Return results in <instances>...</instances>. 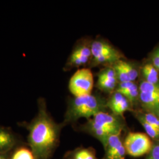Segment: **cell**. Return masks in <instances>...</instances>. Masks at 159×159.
<instances>
[{
  "label": "cell",
  "instance_id": "cell-7",
  "mask_svg": "<svg viewBox=\"0 0 159 159\" xmlns=\"http://www.w3.org/2000/svg\"><path fill=\"white\" fill-rule=\"evenodd\" d=\"M91 57L94 64H114L123 57L121 54L113 46L101 40L94 41L91 47Z\"/></svg>",
  "mask_w": 159,
  "mask_h": 159
},
{
  "label": "cell",
  "instance_id": "cell-14",
  "mask_svg": "<svg viewBox=\"0 0 159 159\" xmlns=\"http://www.w3.org/2000/svg\"><path fill=\"white\" fill-rule=\"evenodd\" d=\"M144 80L154 84H159V71L152 63H147L142 68Z\"/></svg>",
  "mask_w": 159,
  "mask_h": 159
},
{
  "label": "cell",
  "instance_id": "cell-3",
  "mask_svg": "<svg viewBox=\"0 0 159 159\" xmlns=\"http://www.w3.org/2000/svg\"><path fill=\"white\" fill-rule=\"evenodd\" d=\"M107 100L102 97L93 94L74 97L68 101L63 125L74 123L82 118L90 119L100 112L107 111Z\"/></svg>",
  "mask_w": 159,
  "mask_h": 159
},
{
  "label": "cell",
  "instance_id": "cell-21",
  "mask_svg": "<svg viewBox=\"0 0 159 159\" xmlns=\"http://www.w3.org/2000/svg\"><path fill=\"white\" fill-rule=\"evenodd\" d=\"M10 153H0V159H10Z\"/></svg>",
  "mask_w": 159,
  "mask_h": 159
},
{
  "label": "cell",
  "instance_id": "cell-5",
  "mask_svg": "<svg viewBox=\"0 0 159 159\" xmlns=\"http://www.w3.org/2000/svg\"><path fill=\"white\" fill-rule=\"evenodd\" d=\"M94 80L91 70L83 68L74 73L68 83V89L74 97L84 96L91 94Z\"/></svg>",
  "mask_w": 159,
  "mask_h": 159
},
{
  "label": "cell",
  "instance_id": "cell-10",
  "mask_svg": "<svg viewBox=\"0 0 159 159\" xmlns=\"http://www.w3.org/2000/svg\"><path fill=\"white\" fill-rule=\"evenodd\" d=\"M117 78L114 69L112 67L106 68L98 74L97 87L102 91L110 93L117 87Z\"/></svg>",
  "mask_w": 159,
  "mask_h": 159
},
{
  "label": "cell",
  "instance_id": "cell-11",
  "mask_svg": "<svg viewBox=\"0 0 159 159\" xmlns=\"http://www.w3.org/2000/svg\"><path fill=\"white\" fill-rule=\"evenodd\" d=\"M18 143L17 136L9 128L0 125V153H8Z\"/></svg>",
  "mask_w": 159,
  "mask_h": 159
},
{
  "label": "cell",
  "instance_id": "cell-16",
  "mask_svg": "<svg viewBox=\"0 0 159 159\" xmlns=\"http://www.w3.org/2000/svg\"><path fill=\"white\" fill-rule=\"evenodd\" d=\"M10 159H36L33 152L30 148L19 146L13 150Z\"/></svg>",
  "mask_w": 159,
  "mask_h": 159
},
{
  "label": "cell",
  "instance_id": "cell-9",
  "mask_svg": "<svg viewBox=\"0 0 159 159\" xmlns=\"http://www.w3.org/2000/svg\"><path fill=\"white\" fill-rule=\"evenodd\" d=\"M107 107L116 116L123 117L126 111H133V107L129 100L119 93H114L107 100Z\"/></svg>",
  "mask_w": 159,
  "mask_h": 159
},
{
  "label": "cell",
  "instance_id": "cell-2",
  "mask_svg": "<svg viewBox=\"0 0 159 159\" xmlns=\"http://www.w3.org/2000/svg\"><path fill=\"white\" fill-rule=\"evenodd\" d=\"M80 130L96 139L103 144L109 136L127 130L124 117L107 111L100 112L81 125Z\"/></svg>",
  "mask_w": 159,
  "mask_h": 159
},
{
  "label": "cell",
  "instance_id": "cell-6",
  "mask_svg": "<svg viewBox=\"0 0 159 159\" xmlns=\"http://www.w3.org/2000/svg\"><path fill=\"white\" fill-rule=\"evenodd\" d=\"M139 89V99L144 111L157 116L159 110V84H154L143 80Z\"/></svg>",
  "mask_w": 159,
  "mask_h": 159
},
{
  "label": "cell",
  "instance_id": "cell-19",
  "mask_svg": "<svg viewBox=\"0 0 159 159\" xmlns=\"http://www.w3.org/2000/svg\"><path fill=\"white\" fill-rule=\"evenodd\" d=\"M145 159H159V142H153L152 148Z\"/></svg>",
  "mask_w": 159,
  "mask_h": 159
},
{
  "label": "cell",
  "instance_id": "cell-20",
  "mask_svg": "<svg viewBox=\"0 0 159 159\" xmlns=\"http://www.w3.org/2000/svg\"><path fill=\"white\" fill-rule=\"evenodd\" d=\"M152 64L159 71V47L156 48L152 54Z\"/></svg>",
  "mask_w": 159,
  "mask_h": 159
},
{
  "label": "cell",
  "instance_id": "cell-13",
  "mask_svg": "<svg viewBox=\"0 0 159 159\" xmlns=\"http://www.w3.org/2000/svg\"><path fill=\"white\" fill-rule=\"evenodd\" d=\"M63 159H99L97 156L96 150L92 147L80 146L68 151L64 155Z\"/></svg>",
  "mask_w": 159,
  "mask_h": 159
},
{
  "label": "cell",
  "instance_id": "cell-1",
  "mask_svg": "<svg viewBox=\"0 0 159 159\" xmlns=\"http://www.w3.org/2000/svg\"><path fill=\"white\" fill-rule=\"evenodd\" d=\"M20 125L28 131V145L36 159H51L59 146L64 125L57 123L51 117L44 99L38 100V112L34 119Z\"/></svg>",
  "mask_w": 159,
  "mask_h": 159
},
{
  "label": "cell",
  "instance_id": "cell-12",
  "mask_svg": "<svg viewBox=\"0 0 159 159\" xmlns=\"http://www.w3.org/2000/svg\"><path fill=\"white\" fill-rule=\"evenodd\" d=\"M116 92L121 94L129 100L133 107L139 102V87L133 81L120 83L117 86Z\"/></svg>",
  "mask_w": 159,
  "mask_h": 159
},
{
  "label": "cell",
  "instance_id": "cell-4",
  "mask_svg": "<svg viewBox=\"0 0 159 159\" xmlns=\"http://www.w3.org/2000/svg\"><path fill=\"white\" fill-rule=\"evenodd\" d=\"M153 142L146 133L130 131L124 138V145L127 155L139 157L148 154Z\"/></svg>",
  "mask_w": 159,
  "mask_h": 159
},
{
  "label": "cell",
  "instance_id": "cell-23",
  "mask_svg": "<svg viewBox=\"0 0 159 159\" xmlns=\"http://www.w3.org/2000/svg\"></svg>",
  "mask_w": 159,
  "mask_h": 159
},
{
  "label": "cell",
  "instance_id": "cell-18",
  "mask_svg": "<svg viewBox=\"0 0 159 159\" xmlns=\"http://www.w3.org/2000/svg\"><path fill=\"white\" fill-rule=\"evenodd\" d=\"M120 64L123 68L125 70V73L128 75L131 81L134 82L136 80L139 73L136 67L128 62L120 60L119 61Z\"/></svg>",
  "mask_w": 159,
  "mask_h": 159
},
{
  "label": "cell",
  "instance_id": "cell-22",
  "mask_svg": "<svg viewBox=\"0 0 159 159\" xmlns=\"http://www.w3.org/2000/svg\"><path fill=\"white\" fill-rule=\"evenodd\" d=\"M157 117L159 118V111H158V113H157Z\"/></svg>",
  "mask_w": 159,
  "mask_h": 159
},
{
  "label": "cell",
  "instance_id": "cell-8",
  "mask_svg": "<svg viewBox=\"0 0 159 159\" xmlns=\"http://www.w3.org/2000/svg\"><path fill=\"white\" fill-rule=\"evenodd\" d=\"M102 145L104 153L101 159H125L127 153L122 133L109 136Z\"/></svg>",
  "mask_w": 159,
  "mask_h": 159
},
{
  "label": "cell",
  "instance_id": "cell-17",
  "mask_svg": "<svg viewBox=\"0 0 159 159\" xmlns=\"http://www.w3.org/2000/svg\"><path fill=\"white\" fill-rule=\"evenodd\" d=\"M91 57V48L85 45H80L74 48L68 58H85L90 59Z\"/></svg>",
  "mask_w": 159,
  "mask_h": 159
},
{
  "label": "cell",
  "instance_id": "cell-15",
  "mask_svg": "<svg viewBox=\"0 0 159 159\" xmlns=\"http://www.w3.org/2000/svg\"><path fill=\"white\" fill-rule=\"evenodd\" d=\"M133 112L134 116L144 128V130L146 131V134L152 140L153 142H159V129L148 124L147 121H146L143 119L142 117L135 111H133Z\"/></svg>",
  "mask_w": 159,
  "mask_h": 159
}]
</instances>
